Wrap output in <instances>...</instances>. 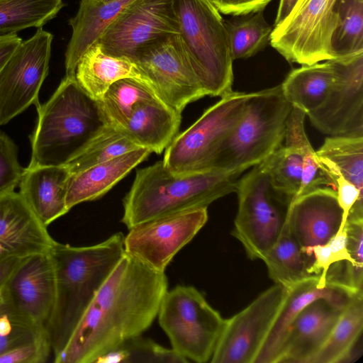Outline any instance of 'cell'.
<instances>
[{"label": "cell", "instance_id": "1", "mask_svg": "<svg viewBox=\"0 0 363 363\" xmlns=\"http://www.w3.org/2000/svg\"><path fill=\"white\" fill-rule=\"evenodd\" d=\"M164 272L124 254L89 305L55 363L96 362L141 335L167 291Z\"/></svg>", "mask_w": 363, "mask_h": 363}, {"label": "cell", "instance_id": "2", "mask_svg": "<svg viewBox=\"0 0 363 363\" xmlns=\"http://www.w3.org/2000/svg\"><path fill=\"white\" fill-rule=\"evenodd\" d=\"M123 242L124 235L117 233L91 246L55 242L51 248L56 296L48 333L53 358L64 349L89 305L125 254Z\"/></svg>", "mask_w": 363, "mask_h": 363}, {"label": "cell", "instance_id": "3", "mask_svg": "<svg viewBox=\"0 0 363 363\" xmlns=\"http://www.w3.org/2000/svg\"><path fill=\"white\" fill-rule=\"evenodd\" d=\"M238 175L218 169L176 174L162 160L137 170L123 200L121 221L131 228L164 216L207 208L236 191Z\"/></svg>", "mask_w": 363, "mask_h": 363}, {"label": "cell", "instance_id": "4", "mask_svg": "<svg viewBox=\"0 0 363 363\" xmlns=\"http://www.w3.org/2000/svg\"><path fill=\"white\" fill-rule=\"evenodd\" d=\"M36 108L27 167L66 164L106 123L98 101L81 88L74 76L65 75L51 97Z\"/></svg>", "mask_w": 363, "mask_h": 363}, {"label": "cell", "instance_id": "5", "mask_svg": "<svg viewBox=\"0 0 363 363\" xmlns=\"http://www.w3.org/2000/svg\"><path fill=\"white\" fill-rule=\"evenodd\" d=\"M293 106L281 84L250 93L242 115L218 147L209 169L239 175L283 143Z\"/></svg>", "mask_w": 363, "mask_h": 363}, {"label": "cell", "instance_id": "6", "mask_svg": "<svg viewBox=\"0 0 363 363\" xmlns=\"http://www.w3.org/2000/svg\"><path fill=\"white\" fill-rule=\"evenodd\" d=\"M179 36L206 95L233 91V58L225 20L208 0H174Z\"/></svg>", "mask_w": 363, "mask_h": 363}, {"label": "cell", "instance_id": "7", "mask_svg": "<svg viewBox=\"0 0 363 363\" xmlns=\"http://www.w3.org/2000/svg\"><path fill=\"white\" fill-rule=\"evenodd\" d=\"M172 349L187 361L211 360L225 319L192 286H177L164 294L157 313Z\"/></svg>", "mask_w": 363, "mask_h": 363}, {"label": "cell", "instance_id": "8", "mask_svg": "<svg viewBox=\"0 0 363 363\" xmlns=\"http://www.w3.org/2000/svg\"><path fill=\"white\" fill-rule=\"evenodd\" d=\"M233 236L251 259H262L279 238L291 201L272 185L263 162L237 182Z\"/></svg>", "mask_w": 363, "mask_h": 363}, {"label": "cell", "instance_id": "9", "mask_svg": "<svg viewBox=\"0 0 363 363\" xmlns=\"http://www.w3.org/2000/svg\"><path fill=\"white\" fill-rule=\"evenodd\" d=\"M250 94L233 91L206 110L165 149L164 165L176 174L209 170L221 143L242 115Z\"/></svg>", "mask_w": 363, "mask_h": 363}, {"label": "cell", "instance_id": "10", "mask_svg": "<svg viewBox=\"0 0 363 363\" xmlns=\"http://www.w3.org/2000/svg\"><path fill=\"white\" fill-rule=\"evenodd\" d=\"M336 0H298L274 27L271 45L289 62L312 65L335 59L331 41L337 21Z\"/></svg>", "mask_w": 363, "mask_h": 363}, {"label": "cell", "instance_id": "11", "mask_svg": "<svg viewBox=\"0 0 363 363\" xmlns=\"http://www.w3.org/2000/svg\"><path fill=\"white\" fill-rule=\"evenodd\" d=\"M162 101L181 113L205 96L179 34L140 48L133 60Z\"/></svg>", "mask_w": 363, "mask_h": 363}, {"label": "cell", "instance_id": "12", "mask_svg": "<svg viewBox=\"0 0 363 363\" xmlns=\"http://www.w3.org/2000/svg\"><path fill=\"white\" fill-rule=\"evenodd\" d=\"M53 35L37 28L22 40L0 71V125L30 105L37 107L41 86L49 72Z\"/></svg>", "mask_w": 363, "mask_h": 363}, {"label": "cell", "instance_id": "13", "mask_svg": "<svg viewBox=\"0 0 363 363\" xmlns=\"http://www.w3.org/2000/svg\"><path fill=\"white\" fill-rule=\"evenodd\" d=\"M287 292L278 284L265 289L225 323L210 360L212 363H254Z\"/></svg>", "mask_w": 363, "mask_h": 363}, {"label": "cell", "instance_id": "14", "mask_svg": "<svg viewBox=\"0 0 363 363\" xmlns=\"http://www.w3.org/2000/svg\"><path fill=\"white\" fill-rule=\"evenodd\" d=\"M179 34L174 0H136L104 30L96 43L108 55L133 61L142 47Z\"/></svg>", "mask_w": 363, "mask_h": 363}, {"label": "cell", "instance_id": "15", "mask_svg": "<svg viewBox=\"0 0 363 363\" xmlns=\"http://www.w3.org/2000/svg\"><path fill=\"white\" fill-rule=\"evenodd\" d=\"M207 220V208H201L137 225L124 236L125 254L152 270L164 272L176 254Z\"/></svg>", "mask_w": 363, "mask_h": 363}, {"label": "cell", "instance_id": "16", "mask_svg": "<svg viewBox=\"0 0 363 363\" xmlns=\"http://www.w3.org/2000/svg\"><path fill=\"white\" fill-rule=\"evenodd\" d=\"M336 79L323 104L307 114L330 136H363V52L330 60Z\"/></svg>", "mask_w": 363, "mask_h": 363}, {"label": "cell", "instance_id": "17", "mask_svg": "<svg viewBox=\"0 0 363 363\" xmlns=\"http://www.w3.org/2000/svg\"><path fill=\"white\" fill-rule=\"evenodd\" d=\"M50 251L23 257L4 288L11 307L47 332L56 296L55 273Z\"/></svg>", "mask_w": 363, "mask_h": 363}, {"label": "cell", "instance_id": "18", "mask_svg": "<svg viewBox=\"0 0 363 363\" xmlns=\"http://www.w3.org/2000/svg\"><path fill=\"white\" fill-rule=\"evenodd\" d=\"M342 215L336 191L325 187L294 199L285 222L305 253L313 246L326 243L339 231Z\"/></svg>", "mask_w": 363, "mask_h": 363}, {"label": "cell", "instance_id": "19", "mask_svg": "<svg viewBox=\"0 0 363 363\" xmlns=\"http://www.w3.org/2000/svg\"><path fill=\"white\" fill-rule=\"evenodd\" d=\"M55 242L19 192L0 196V259L49 252Z\"/></svg>", "mask_w": 363, "mask_h": 363}, {"label": "cell", "instance_id": "20", "mask_svg": "<svg viewBox=\"0 0 363 363\" xmlns=\"http://www.w3.org/2000/svg\"><path fill=\"white\" fill-rule=\"evenodd\" d=\"M354 295L335 285L322 286L320 274L312 275L287 288L284 301L254 363L276 362L291 324L310 303L323 298L343 308Z\"/></svg>", "mask_w": 363, "mask_h": 363}, {"label": "cell", "instance_id": "21", "mask_svg": "<svg viewBox=\"0 0 363 363\" xmlns=\"http://www.w3.org/2000/svg\"><path fill=\"white\" fill-rule=\"evenodd\" d=\"M343 308L323 298L307 305L291 324L275 363H309Z\"/></svg>", "mask_w": 363, "mask_h": 363}, {"label": "cell", "instance_id": "22", "mask_svg": "<svg viewBox=\"0 0 363 363\" xmlns=\"http://www.w3.org/2000/svg\"><path fill=\"white\" fill-rule=\"evenodd\" d=\"M70 172L65 165L26 167L19 194L46 226L66 214V196Z\"/></svg>", "mask_w": 363, "mask_h": 363}, {"label": "cell", "instance_id": "23", "mask_svg": "<svg viewBox=\"0 0 363 363\" xmlns=\"http://www.w3.org/2000/svg\"><path fill=\"white\" fill-rule=\"evenodd\" d=\"M136 0H81L77 13L69 20L72 32L65 54L66 75L74 76L77 65L85 51L101 36L118 16Z\"/></svg>", "mask_w": 363, "mask_h": 363}, {"label": "cell", "instance_id": "24", "mask_svg": "<svg viewBox=\"0 0 363 363\" xmlns=\"http://www.w3.org/2000/svg\"><path fill=\"white\" fill-rule=\"evenodd\" d=\"M181 119V113L155 100L138 105L117 128L140 147L160 154L178 134Z\"/></svg>", "mask_w": 363, "mask_h": 363}, {"label": "cell", "instance_id": "25", "mask_svg": "<svg viewBox=\"0 0 363 363\" xmlns=\"http://www.w3.org/2000/svg\"><path fill=\"white\" fill-rule=\"evenodd\" d=\"M151 151L140 148L91 167L69 179L66 203L74 206L100 198L145 160Z\"/></svg>", "mask_w": 363, "mask_h": 363}, {"label": "cell", "instance_id": "26", "mask_svg": "<svg viewBox=\"0 0 363 363\" xmlns=\"http://www.w3.org/2000/svg\"><path fill=\"white\" fill-rule=\"evenodd\" d=\"M74 77L81 88L96 101L101 100L112 84L123 78L140 80L152 88L135 62L125 57L106 54L97 43L82 55Z\"/></svg>", "mask_w": 363, "mask_h": 363}, {"label": "cell", "instance_id": "27", "mask_svg": "<svg viewBox=\"0 0 363 363\" xmlns=\"http://www.w3.org/2000/svg\"><path fill=\"white\" fill-rule=\"evenodd\" d=\"M363 291L342 309L327 340L309 363H346L362 354Z\"/></svg>", "mask_w": 363, "mask_h": 363}, {"label": "cell", "instance_id": "28", "mask_svg": "<svg viewBox=\"0 0 363 363\" xmlns=\"http://www.w3.org/2000/svg\"><path fill=\"white\" fill-rule=\"evenodd\" d=\"M336 77L331 60H326L292 70L281 86L286 101L308 114L323 104Z\"/></svg>", "mask_w": 363, "mask_h": 363}, {"label": "cell", "instance_id": "29", "mask_svg": "<svg viewBox=\"0 0 363 363\" xmlns=\"http://www.w3.org/2000/svg\"><path fill=\"white\" fill-rule=\"evenodd\" d=\"M262 261L274 282L286 288L312 276L308 271L312 259L302 251L286 222L279 238Z\"/></svg>", "mask_w": 363, "mask_h": 363}, {"label": "cell", "instance_id": "30", "mask_svg": "<svg viewBox=\"0 0 363 363\" xmlns=\"http://www.w3.org/2000/svg\"><path fill=\"white\" fill-rule=\"evenodd\" d=\"M306 115L303 111L292 108L284 139V144L296 148L303 159L302 183L296 197L320 188L330 187L335 190V180L321 162L306 135L304 128Z\"/></svg>", "mask_w": 363, "mask_h": 363}, {"label": "cell", "instance_id": "31", "mask_svg": "<svg viewBox=\"0 0 363 363\" xmlns=\"http://www.w3.org/2000/svg\"><path fill=\"white\" fill-rule=\"evenodd\" d=\"M316 152L332 177L340 174L363 193V136L328 137Z\"/></svg>", "mask_w": 363, "mask_h": 363}, {"label": "cell", "instance_id": "32", "mask_svg": "<svg viewBox=\"0 0 363 363\" xmlns=\"http://www.w3.org/2000/svg\"><path fill=\"white\" fill-rule=\"evenodd\" d=\"M155 100L162 101L149 85L133 78H123L110 86L98 104L105 122L118 128L138 105Z\"/></svg>", "mask_w": 363, "mask_h": 363}, {"label": "cell", "instance_id": "33", "mask_svg": "<svg viewBox=\"0 0 363 363\" xmlns=\"http://www.w3.org/2000/svg\"><path fill=\"white\" fill-rule=\"evenodd\" d=\"M140 148L117 128L106 123L65 165L74 174Z\"/></svg>", "mask_w": 363, "mask_h": 363}, {"label": "cell", "instance_id": "34", "mask_svg": "<svg viewBox=\"0 0 363 363\" xmlns=\"http://www.w3.org/2000/svg\"><path fill=\"white\" fill-rule=\"evenodd\" d=\"M64 6L63 0H0V38L42 28Z\"/></svg>", "mask_w": 363, "mask_h": 363}, {"label": "cell", "instance_id": "35", "mask_svg": "<svg viewBox=\"0 0 363 363\" xmlns=\"http://www.w3.org/2000/svg\"><path fill=\"white\" fill-rule=\"evenodd\" d=\"M331 45L335 58L363 52V0H336Z\"/></svg>", "mask_w": 363, "mask_h": 363}, {"label": "cell", "instance_id": "36", "mask_svg": "<svg viewBox=\"0 0 363 363\" xmlns=\"http://www.w3.org/2000/svg\"><path fill=\"white\" fill-rule=\"evenodd\" d=\"M233 60L247 59L261 50L269 40L272 28L263 11L247 17L225 21Z\"/></svg>", "mask_w": 363, "mask_h": 363}, {"label": "cell", "instance_id": "37", "mask_svg": "<svg viewBox=\"0 0 363 363\" xmlns=\"http://www.w3.org/2000/svg\"><path fill=\"white\" fill-rule=\"evenodd\" d=\"M262 162L272 186L292 201L302 183L303 159L298 150L282 143Z\"/></svg>", "mask_w": 363, "mask_h": 363}, {"label": "cell", "instance_id": "38", "mask_svg": "<svg viewBox=\"0 0 363 363\" xmlns=\"http://www.w3.org/2000/svg\"><path fill=\"white\" fill-rule=\"evenodd\" d=\"M188 361L172 348L164 347L141 335L133 337L112 352L102 356L96 362H168Z\"/></svg>", "mask_w": 363, "mask_h": 363}, {"label": "cell", "instance_id": "39", "mask_svg": "<svg viewBox=\"0 0 363 363\" xmlns=\"http://www.w3.org/2000/svg\"><path fill=\"white\" fill-rule=\"evenodd\" d=\"M305 254L312 259L309 273L312 275L320 274V284L322 286L329 284L326 282L325 275L329 267L336 262L347 261L359 274L363 275L362 269L354 264L349 253L345 228L326 243L313 246L308 249Z\"/></svg>", "mask_w": 363, "mask_h": 363}, {"label": "cell", "instance_id": "40", "mask_svg": "<svg viewBox=\"0 0 363 363\" xmlns=\"http://www.w3.org/2000/svg\"><path fill=\"white\" fill-rule=\"evenodd\" d=\"M48 333L21 316L0 291V354L21 343Z\"/></svg>", "mask_w": 363, "mask_h": 363}, {"label": "cell", "instance_id": "41", "mask_svg": "<svg viewBox=\"0 0 363 363\" xmlns=\"http://www.w3.org/2000/svg\"><path fill=\"white\" fill-rule=\"evenodd\" d=\"M25 169L19 163L16 145L0 130V196L14 191Z\"/></svg>", "mask_w": 363, "mask_h": 363}, {"label": "cell", "instance_id": "42", "mask_svg": "<svg viewBox=\"0 0 363 363\" xmlns=\"http://www.w3.org/2000/svg\"><path fill=\"white\" fill-rule=\"evenodd\" d=\"M52 354L48 333L14 346L0 354V363H44Z\"/></svg>", "mask_w": 363, "mask_h": 363}, {"label": "cell", "instance_id": "43", "mask_svg": "<svg viewBox=\"0 0 363 363\" xmlns=\"http://www.w3.org/2000/svg\"><path fill=\"white\" fill-rule=\"evenodd\" d=\"M338 203L342 209V230L350 211H363V193L340 174H333Z\"/></svg>", "mask_w": 363, "mask_h": 363}, {"label": "cell", "instance_id": "44", "mask_svg": "<svg viewBox=\"0 0 363 363\" xmlns=\"http://www.w3.org/2000/svg\"><path fill=\"white\" fill-rule=\"evenodd\" d=\"M220 12L235 16L263 11L272 0H208Z\"/></svg>", "mask_w": 363, "mask_h": 363}, {"label": "cell", "instance_id": "45", "mask_svg": "<svg viewBox=\"0 0 363 363\" xmlns=\"http://www.w3.org/2000/svg\"><path fill=\"white\" fill-rule=\"evenodd\" d=\"M22 40L17 34L0 38V71Z\"/></svg>", "mask_w": 363, "mask_h": 363}, {"label": "cell", "instance_id": "46", "mask_svg": "<svg viewBox=\"0 0 363 363\" xmlns=\"http://www.w3.org/2000/svg\"><path fill=\"white\" fill-rule=\"evenodd\" d=\"M23 258L13 257L0 259V291L4 289L13 272Z\"/></svg>", "mask_w": 363, "mask_h": 363}, {"label": "cell", "instance_id": "47", "mask_svg": "<svg viewBox=\"0 0 363 363\" xmlns=\"http://www.w3.org/2000/svg\"><path fill=\"white\" fill-rule=\"evenodd\" d=\"M298 0H281L274 27L279 25L291 13Z\"/></svg>", "mask_w": 363, "mask_h": 363}, {"label": "cell", "instance_id": "48", "mask_svg": "<svg viewBox=\"0 0 363 363\" xmlns=\"http://www.w3.org/2000/svg\"><path fill=\"white\" fill-rule=\"evenodd\" d=\"M97 1H99L100 2H102V3H106V2H108V1H110L111 0H97Z\"/></svg>", "mask_w": 363, "mask_h": 363}]
</instances>
